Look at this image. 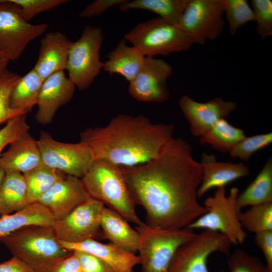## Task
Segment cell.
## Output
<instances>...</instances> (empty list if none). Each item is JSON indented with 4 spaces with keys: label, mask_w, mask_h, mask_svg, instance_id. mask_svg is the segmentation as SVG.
<instances>
[{
    "label": "cell",
    "mask_w": 272,
    "mask_h": 272,
    "mask_svg": "<svg viewBox=\"0 0 272 272\" xmlns=\"http://www.w3.org/2000/svg\"><path fill=\"white\" fill-rule=\"evenodd\" d=\"M224 17L232 36L242 26L254 21L252 9L246 0H224Z\"/></svg>",
    "instance_id": "cell-32"
},
{
    "label": "cell",
    "mask_w": 272,
    "mask_h": 272,
    "mask_svg": "<svg viewBox=\"0 0 272 272\" xmlns=\"http://www.w3.org/2000/svg\"><path fill=\"white\" fill-rule=\"evenodd\" d=\"M71 42L59 32H48L41 40L33 69L43 81L54 73L66 70Z\"/></svg>",
    "instance_id": "cell-18"
},
{
    "label": "cell",
    "mask_w": 272,
    "mask_h": 272,
    "mask_svg": "<svg viewBox=\"0 0 272 272\" xmlns=\"http://www.w3.org/2000/svg\"><path fill=\"white\" fill-rule=\"evenodd\" d=\"M76 88L64 71L47 78L43 83L37 101V122L42 125L52 122L58 109L71 100Z\"/></svg>",
    "instance_id": "cell-16"
},
{
    "label": "cell",
    "mask_w": 272,
    "mask_h": 272,
    "mask_svg": "<svg viewBox=\"0 0 272 272\" xmlns=\"http://www.w3.org/2000/svg\"><path fill=\"white\" fill-rule=\"evenodd\" d=\"M239 189L233 187L226 194L225 187L217 188L214 194L207 197L203 206L207 212L186 228L201 229L218 232L225 235L231 244H242L247 237L238 217L236 198Z\"/></svg>",
    "instance_id": "cell-7"
},
{
    "label": "cell",
    "mask_w": 272,
    "mask_h": 272,
    "mask_svg": "<svg viewBox=\"0 0 272 272\" xmlns=\"http://www.w3.org/2000/svg\"><path fill=\"white\" fill-rule=\"evenodd\" d=\"M80 178L65 175L38 199L55 220L60 219L89 197Z\"/></svg>",
    "instance_id": "cell-17"
},
{
    "label": "cell",
    "mask_w": 272,
    "mask_h": 272,
    "mask_svg": "<svg viewBox=\"0 0 272 272\" xmlns=\"http://www.w3.org/2000/svg\"><path fill=\"white\" fill-rule=\"evenodd\" d=\"M173 124L153 123L145 115L120 114L101 127H87L80 134L96 159L129 167L156 157L173 138Z\"/></svg>",
    "instance_id": "cell-2"
},
{
    "label": "cell",
    "mask_w": 272,
    "mask_h": 272,
    "mask_svg": "<svg viewBox=\"0 0 272 272\" xmlns=\"http://www.w3.org/2000/svg\"><path fill=\"white\" fill-rule=\"evenodd\" d=\"M55 219L43 205L38 202L27 205L13 213L0 217V238L29 226H53Z\"/></svg>",
    "instance_id": "cell-24"
},
{
    "label": "cell",
    "mask_w": 272,
    "mask_h": 272,
    "mask_svg": "<svg viewBox=\"0 0 272 272\" xmlns=\"http://www.w3.org/2000/svg\"><path fill=\"white\" fill-rule=\"evenodd\" d=\"M42 164L38 140L27 132L9 145L0 157V168L5 172L26 173Z\"/></svg>",
    "instance_id": "cell-21"
},
{
    "label": "cell",
    "mask_w": 272,
    "mask_h": 272,
    "mask_svg": "<svg viewBox=\"0 0 272 272\" xmlns=\"http://www.w3.org/2000/svg\"><path fill=\"white\" fill-rule=\"evenodd\" d=\"M224 0H189L178 27L193 44L214 40L225 26Z\"/></svg>",
    "instance_id": "cell-11"
},
{
    "label": "cell",
    "mask_w": 272,
    "mask_h": 272,
    "mask_svg": "<svg viewBox=\"0 0 272 272\" xmlns=\"http://www.w3.org/2000/svg\"><path fill=\"white\" fill-rule=\"evenodd\" d=\"M21 76L7 70L0 76V125L25 112L12 108L10 97L13 88Z\"/></svg>",
    "instance_id": "cell-33"
},
{
    "label": "cell",
    "mask_w": 272,
    "mask_h": 272,
    "mask_svg": "<svg viewBox=\"0 0 272 272\" xmlns=\"http://www.w3.org/2000/svg\"><path fill=\"white\" fill-rule=\"evenodd\" d=\"M229 272H272L258 258L241 249H236L227 261Z\"/></svg>",
    "instance_id": "cell-35"
},
{
    "label": "cell",
    "mask_w": 272,
    "mask_h": 272,
    "mask_svg": "<svg viewBox=\"0 0 272 272\" xmlns=\"http://www.w3.org/2000/svg\"><path fill=\"white\" fill-rule=\"evenodd\" d=\"M50 272H83L79 259L73 251L58 260L53 265Z\"/></svg>",
    "instance_id": "cell-42"
},
{
    "label": "cell",
    "mask_w": 272,
    "mask_h": 272,
    "mask_svg": "<svg viewBox=\"0 0 272 272\" xmlns=\"http://www.w3.org/2000/svg\"><path fill=\"white\" fill-rule=\"evenodd\" d=\"M10 61L0 52V76L7 70Z\"/></svg>",
    "instance_id": "cell-44"
},
{
    "label": "cell",
    "mask_w": 272,
    "mask_h": 272,
    "mask_svg": "<svg viewBox=\"0 0 272 272\" xmlns=\"http://www.w3.org/2000/svg\"><path fill=\"white\" fill-rule=\"evenodd\" d=\"M231 244L223 234L203 230L177 249L169 272H210L208 267L210 255L216 252L229 255Z\"/></svg>",
    "instance_id": "cell-12"
},
{
    "label": "cell",
    "mask_w": 272,
    "mask_h": 272,
    "mask_svg": "<svg viewBox=\"0 0 272 272\" xmlns=\"http://www.w3.org/2000/svg\"><path fill=\"white\" fill-rule=\"evenodd\" d=\"M256 245L262 251L266 266L272 270V231H265L255 234Z\"/></svg>",
    "instance_id": "cell-41"
},
{
    "label": "cell",
    "mask_w": 272,
    "mask_h": 272,
    "mask_svg": "<svg viewBox=\"0 0 272 272\" xmlns=\"http://www.w3.org/2000/svg\"><path fill=\"white\" fill-rule=\"evenodd\" d=\"M124 38L150 57L186 51L193 45L178 26L159 17L139 23Z\"/></svg>",
    "instance_id": "cell-6"
},
{
    "label": "cell",
    "mask_w": 272,
    "mask_h": 272,
    "mask_svg": "<svg viewBox=\"0 0 272 272\" xmlns=\"http://www.w3.org/2000/svg\"><path fill=\"white\" fill-rule=\"evenodd\" d=\"M81 180L90 197L117 213L128 222L137 226L144 223L137 213L122 167L95 159Z\"/></svg>",
    "instance_id": "cell-3"
},
{
    "label": "cell",
    "mask_w": 272,
    "mask_h": 272,
    "mask_svg": "<svg viewBox=\"0 0 272 272\" xmlns=\"http://www.w3.org/2000/svg\"><path fill=\"white\" fill-rule=\"evenodd\" d=\"M101 237L127 251H138L140 235L128 221L115 211L105 207L100 219Z\"/></svg>",
    "instance_id": "cell-22"
},
{
    "label": "cell",
    "mask_w": 272,
    "mask_h": 272,
    "mask_svg": "<svg viewBox=\"0 0 272 272\" xmlns=\"http://www.w3.org/2000/svg\"><path fill=\"white\" fill-rule=\"evenodd\" d=\"M23 175L27 185L28 204L37 202L41 196L65 175L43 164Z\"/></svg>",
    "instance_id": "cell-30"
},
{
    "label": "cell",
    "mask_w": 272,
    "mask_h": 272,
    "mask_svg": "<svg viewBox=\"0 0 272 272\" xmlns=\"http://www.w3.org/2000/svg\"><path fill=\"white\" fill-rule=\"evenodd\" d=\"M178 104L188 122L191 133L199 138L205 134L219 120L227 117L236 107L235 102L225 100L221 97L200 102L184 95Z\"/></svg>",
    "instance_id": "cell-15"
},
{
    "label": "cell",
    "mask_w": 272,
    "mask_h": 272,
    "mask_svg": "<svg viewBox=\"0 0 272 272\" xmlns=\"http://www.w3.org/2000/svg\"><path fill=\"white\" fill-rule=\"evenodd\" d=\"M103 42L101 29L87 25L80 38L71 42L65 70L69 79L80 90L89 88L103 70L104 62L100 60Z\"/></svg>",
    "instance_id": "cell-8"
},
{
    "label": "cell",
    "mask_w": 272,
    "mask_h": 272,
    "mask_svg": "<svg viewBox=\"0 0 272 272\" xmlns=\"http://www.w3.org/2000/svg\"><path fill=\"white\" fill-rule=\"evenodd\" d=\"M124 38L107 56L103 70L109 75L118 74L129 83L136 76L144 62L145 56L137 47L128 46Z\"/></svg>",
    "instance_id": "cell-23"
},
{
    "label": "cell",
    "mask_w": 272,
    "mask_h": 272,
    "mask_svg": "<svg viewBox=\"0 0 272 272\" xmlns=\"http://www.w3.org/2000/svg\"><path fill=\"white\" fill-rule=\"evenodd\" d=\"M246 136L244 131L231 124L226 118L219 120L205 134L199 138L201 144H209L222 153L231 149Z\"/></svg>",
    "instance_id": "cell-29"
},
{
    "label": "cell",
    "mask_w": 272,
    "mask_h": 272,
    "mask_svg": "<svg viewBox=\"0 0 272 272\" xmlns=\"http://www.w3.org/2000/svg\"><path fill=\"white\" fill-rule=\"evenodd\" d=\"M0 242L34 272H50L56 261L72 252L60 245L52 226L25 227L0 238Z\"/></svg>",
    "instance_id": "cell-4"
},
{
    "label": "cell",
    "mask_w": 272,
    "mask_h": 272,
    "mask_svg": "<svg viewBox=\"0 0 272 272\" xmlns=\"http://www.w3.org/2000/svg\"><path fill=\"white\" fill-rule=\"evenodd\" d=\"M172 73L173 67L168 62L146 56L141 69L129 83L128 93L139 101L163 102L169 96L167 81Z\"/></svg>",
    "instance_id": "cell-14"
},
{
    "label": "cell",
    "mask_w": 272,
    "mask_h": 272,
    "mask_svg": "<svg viewBox=\"0 0 272 272\" xmlns=\"http://www.w3.org/2000/svg\"><path fill=\"white\" fill-rule=\"evenodd\" d=\"M5 172L4 171L0 168V188L5 176Z\"/></svg>",
    "instance_id": "cell-45"
},
{
    "label": "cell",
    "mask_w": 272,
    "mask_h": 272,
    "mask_svg": "<svg viewBox=\"0 0 272 272\" xmlns=\"http://www.w3.org/2000/svg\"><path fill=\"white\" fill-rule=\"evenodd\" d=\"M58 241L63 248L70 251H83L100 258L114 272H134L135 266L140 264L139 257L135 253L125 250L111 243H103L94 239L76 243Z\"/></svg>",
    "instance_id": "cell-19"
},
{
    "label": "cell",
    "mask_w": 272,
    "mask_h": 272,
    "mask_svg": "<svg viewBox=\"0 0 272 272\" xmlns=\"http://www.w3.org/2000/svg\"><path fill=\"white\" fill-rule=\"evenodd\" d=\"M105 206L89 197L64 217L55 220L52 228L57 239L76 243L101 237L100 219Z\"/></svg>",
    "instance_id": "cell-13"
},
{
    "label": "cell",
    "mask_w": 272,
    "mask_h": 272,
    "mask_svg": "<svg viewBox=\"0 0 272 272\" xmlns=\"http://www.w3.org/2000/svg\"><path fill=\"white\" fill-rule=\"evenodd\" d=\"M272 143V132L246 137L237 143L229 152L233 158L248 161L258 151L266 147Z\"/></svg>",
    "instance_id": "cell-34"
},
{
    "label": "cell",
    "mask_w": 272,
    "mask_h": 272,
    "mask_svg": "<svg viewBox=\"0 0 272 272\" xmlns=\"http://www.w3.org/2000/svg\"><path fill=\"white\" fill-rule=\"evenodd\" d=\"M140 235L138 251L142 272H169L177 249L196 234L188 228L168 230L137 226Z\"/></svg>",
    "instance_id": "cell-5"
},
{
    "label": "cell",
    "mask_w": 272,
    "mask_h": 272,
    "mask_svg": "<svg viewBox=\"0 0 272 272\" xmlns=\"http://www.w3.org/2000/svg\"><path fill=\"white\" fill-rule=\"evenodd\" d=\"M239 220L243 229L255 234L272 231V202L251 206L238 212Z\"/></svg>",
    "instance_id": "cell-31"
},
{
    "label": "cell",
    "mask_w": 272,
    "mask_h": 272,
    "mask_svg": "<svg viewBox=\"0 0 272 272\" xmlns=\"http://www.w3.org/2000/svg\"><path fill=\"white\" fill-rule=\"evenodd\" d=\"M202 179L197 190L198 198L213 188L225 187L228 183L248 175V167L243 163L219 162L215 155L203 153L200 162Z\"/></svg>",
    "instance_id": "cell-20"
},
{
    "label": "cell",
    "mask_w": 272,
    "mask_h": 272,
    "mask_svg": "<svg viewBox=\"0 0 272 272\" xmlns=\"http://www.w3.org/2000/svg\"><path fill=\"white\" fill-rule=\"evenodd\" d=\"M189 0H126L119 6L121 11L143 10L158 14L159 17L178 26Z\"/></svg>",
    "instance_id": "cell-28"
},
{
    "label": "cell",
    "mask_w": 272,
    "mask_h": 272,
    "mask_svg": "<svg viewBox=\"0 0 272 272\" xmlns=\"http://www.w3.org/2000/svg\"><path fill=\"white\" fill-rule=\"evenodd\" d=\"M251 7L256 23L257 34L262 39L272 35V1L271 0H252Z\"/></svg>",
    "instance_id": "cell-36"
},
{
    "label": "cell",
    "mask_w": 272,
    "mask_h": 272,
    "mask_svg": "<svg viewBox=\"0 0 272 272\" xmlns=\"http://www.w3.org/2000/svg\"><path fill=\"white\" fill-rule=\"evenodd\" d=\"M272 202V158L267 160L255 179L236 198L238 212L248 206Z\"/></svg>",
    "instance_id": "cell-25"
},
{
    "label": "cell",
    "mask_w": 272,
    "mask_h": 272,
    "mask_svg": "<svg viewBox=\"0 0 272 272\" xmlns=\"http://www.w3.org/2000/svg\"><path fill=\"white\" fill-rule=\"evenodd\" d=\"M27 205V189L23 174L5 172L0 188V216L13 213Z\"/></svg>",
    "instance_id": "cell-26"
},
{
    "label": "cell",
    "mask_w": 272,
    "mask_h": 272,
    "mask_svg": "<svg viewBox=\"0 0 272 272\" xmlns=\"http://www.w3.org/2000/svg\"><path fill=\"white\" fill-rule=\"evenodd\" d=\"M26 115L24 114L11 118L0 129V157L7 146L29 132L30 127L27 122Z\"/></svg>",
    "instance_id": "cell-37"
},
{
    "label": "cell",
    "mask_w": 272,
    "mask_h": 272,
    "mask_svg": "<svg viewBox=\"0 0 272 272\" xmlns=\"http://www.w3.org/2000/svg\"><path fill=\"white\" fill-rule=\"evenodd\" d=\"M73 252L79 259L83 272H114L107 263L93 254L80 251Z\"/></svg>",
    "instance_id": "cell-39"
},
{
    "label": "cell",
    "mask_w": 272,
    "mask_h": 272,
    "mask_svg": "<svg viewBox=\"0 0 272 272\" xmlns=\"http://www.w3.org/2000/svg\"><path fill=\"white\" fill-rule=\"evenodd\" d=\"M135 204L146 212L147 225L156 228H186L207 210L198 201L202 169L186 140L173 138L158 155L141 165L123 167Z\"/></svg>",
    "instance_id": "cell-1"
},
{
    "label": "cell",
    "mask_w": 272,
    "mask_h": 272,
    "mask_svg": "<svg viewBox=\"0 0 272 272\" xmlns=\"http://www.w3.org/2000/svg\"><path fill=\"white\" fill-rule=\"evenodd\" d=\"M44 81L33 68L17 82L11 91L10 104L12 108L26 113L37 105Z\"/></svg>",
    "instance_id": "cell-27"
},
{
    "label": "cell",
    "mask_w": 272,
    "mask_h": 272,
    "mask_svg": "<svg viewBox=\"0 0 272 272\" xmlns=\"http://www.w3.org/2000/svg\"><path fill=\"white\" fill-rule=\"evenodd\" d=\"M126 0H96L87 6L80 13L79 17L82 18H93L98 16L109 8L115 5L119 6Z\"/></svg>",
    "instance_id": "cell-40"
},
{
    "label": "cell",
    "mask_w": 272,
    "mask_h": 272,
    "mask_svg": "<svg viewBox=\"0 0 272 272\" xmlns=\"http://www.w3.org/2000/svg\"><path fill=\"white\" fill-rule=\"evenodd\" d=\"M46 23L32 24L22 16L11 0H0V52L9 60L18 59L28 44L44 34Z\"/></svg>",
    "instance_id": "cell-9"
},
{
    "label": "cell",
    "mask_w": 272,
    "mask_h": 272,
    "mask_svg": "<svg viewBox=\"0 0 272 272\" xmlns=\"http://www.w3.org/2000/svg\"><path fill=\"white\" fill-rule=\"evenodd\" d=\"M38 142L42 164L65 175L81 179L95 159L89 147L81 141L61 142L48 132L42 131Z\"/></svg>",
    "instance_id": "cell-10"
},
{
    "label": "cell",
    "mask_w": 272,
    "mask_h": 272,
    "mask_svg": "<svg viewBox=\"0 0 272 272\" xmlns=\"http://www.w3.org/2000/svg\"><path fill=\"white\" fill-rule=\"evenodd\" d=\"M20 9L23 18L27 22L39 13L47 12L69 2L67 0H11Z\"/></svg>",
    "instance_id": "cell-38"
},
{
    "label": "cell",
    "mask_w": 272,
    "mask_h": 272,
    "mask_svg": "<svg viewBox=\"0 0 272 272\" xmlns=\"http://www.w3.org/2000/svg\"><path fill=\"white\" fill-rule=\"evenodd\" d=\"M0 272H34L28 265L19 258H12L0 263Z\"/></svg>",
    "instance_id": "cell-43"
}]
</instances>
